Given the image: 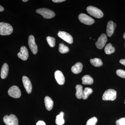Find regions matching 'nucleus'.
Returning a JSON list of instances; mask_svg holds the SVG:
<instances>
[{
	"instance_id": "20",
	"label": "nucleus",
	"mask_w": 125,
	"mask_h": 125,
	"mask_svg": "<svg viewBox=\"0 0 125 125\" xmlns=\"http://www.w3.org/2000/svg\"><path fill=\"white\" fill-rule=\"evenodd\" d=\"M76 89L75 96L77 98L81 99L83 97V87L82 85L78 84L75 87Z\"/></svg>"
},
{
	"instance_id": "11",
	"label": "nucleus",
	"mask_w": 125,
	"mask_h": 125,
	"mask_svg": "<svg viewBox=\"0 0 125 125\" xmlns=\"http://www.w3.org/2000/svg\"><path fill=\"white\" fill-rule=\"evenodd\" d=\"M22 81L26 92L28 94L31 93L32 90V85L29 78L27 76H23L22 77Z\"/></svg>"
},
{
	"instance_id": "17",
	"label": "nucleus",
	"mask_w": 125,
	"mask_h": 125,
	"mask_svg": "<svg viewBox=\"0 0 125 125\" xmlns=\"http://www.w3.org/2000/svg\"><path fill=\"white\" fill-rule=\"evenodd\" d=\"M9 67L8 64L5 63L2 66L1 70V77L2 79H5L7 77L9 73Z\"/></svg>"
},
{
	"instance_id": "6",
	"label": "nucleus",
	"mask_w": 125,
	"mask_h": 125,
	"mask_svg": "<svg viewBox=\"0 0 125 125\" xmlns=\"http://www.w3.org/2000/svg\"><path fill=\"white\" fill-rule=\"evenodd\" d=\"M9 96L14 98H19L21 95V91L18 86L14 85L10 87L8 90Z\"/></svg>"
},
{
	"instance_id": "22",
	"label": "nucleus",
	"mask_w": 125,
	"mask_h": 125,
	"mask_svg": "<svg viewBox=\"0 0 125 125\" xmlns=\"http://www.w3.org/2000/svg\"><path fill=\"white\" fill-rule=\"evenodd\" d=\"M90 62L95 67H100L103 65L101 59L98 58L90 59Z\"/></svg>"
},
{
	"instance_id": "8",
	"label": "nucleus",
	"mask_w": 125,
	"mask_h": 125,
	"mask_svg": "<svg viewBox=\"0 0 125 125\" xmlns=\"http://www.w3.org/2000/svg\"><path fill=\"white\" fill-rule=\"evenodd\" d=\"M28 44L33 54L36 55L38 51V47L35 41V38L33 35H30L29 37Z\"/></svg>"
},
{
	"instance_id": "12",
	"label": "nucleus",
	"mask_w": 125,
	"mask_h": 125,
	"mask_svg": "<svg viewBox=\"0 0 125 125\" xmlns=\"http://www.w3.org/2000/svg\"><path fill=\"white\" fill-rule=\"evenodd\" d=\"M18 56L19 58L22 60H27L29 57L28 51L27 48L24 46L21 47L20 52L18 53Z\"/></svg>"
},
{
	"instance_id": "25",
	"label": "nucleus",
	"mask_w": 125,
	"mask_h": 125,
	"mask_svg": "<svg viewBox=\"0 0 125 125\" xmlns=\"http://www.w3.org/2000/svg\"><path fill=\"white\" fill-rule=\"evenodd\" d=\"M47 42L49 46L53 47L55 45V39L54 37L48 36L46 38Z\"/></svg>"
},
{
	"instance_id": "27",
	"label": "nucleus",
	"mask_w": 125,
	"mask_h": 125,
	"mask_svg": "<svg viewBox=\"0 0 125 125\" xmlns=\"http://www.w3.org/2000/svg\"><path fill=\"white\" fill-rule=\"evenodd\" d=\"M116 73L118 76L125 79V71L121 69L117 70L116 71Z\"/></svg>"
},
{
	"instance_id": "7",
	"label": "nucleus",
	"mask_w": 125,
	"mask_h": 125,
	"mask_svg": "<svg viewBox=\"0 0 125 125\" xmlns=\"http://www.w3.org/2000/svg\"><path fill=\"white\" fill-rule=\"evenodd\" d=\"M79 19L81 23L87 25H91L94 22L93 19L85 14H80L79 16Z\"/></svg>"
},
{
	"instance_id": "4",
	"label": "nucleus",
	"mask_w": 125,
	"mask_h": 125,
	"mask_svg": "<svg viewBox=\"0 0 125 125\" xmlns=\"http://www.w3.org/2000/svg\"><path fill=\"white\" fill-rule=\"evenodd\" d=\"M117 93L114 89H109L106 90L102 97L104 101H114L116 97Z\"/></svg>"
},
{
	"instance_id": "31",
	"label": "nucleus",
	"mask_w": 125,
	"mask_h": 125,
	"mask_svg": "<svg viewBox=\"0 0 125 125\" xmlns=\"http://www.w3.org/2000/svg\"><path fill=\"white\" fill-rule=\"evenodd\" d=\"M120 63L124 65L125 66V59H121L120 61Z\"/></svg>"
},
{
	"instance_id": "2",
	"label": "nucleus",
	"mask_w": 125,
	"mask_h": 125,
	"mask_svg": "<svg viewBox=\"0 0 125 125\" xmlns=\"http://www.w3.org/2000/svg\"><path fill=\"white\" fill-rule=\"evenodd\" d=\"M36 13L41 15L45 19H50L54 18L55 14L52 10L42 8L36 10Z\"/></svg>"
},
{
	"instance_id": "26",
	"label": "nucleus",
	"mask_w": 125,
	"mask_h": 125,
	"mask_svg": "<svg viewBox=\"0 0 125 125\" xmlns=\"http://www.w3.org/2000/svg\"><path fill=\"white\" fill-rule=\"evenodd\" d=\"M97 118L96 117H93L87 121L86 125H96L97 122Z\"/></svg>"
},
{
	"instance_id": "18",
	"label": "nucleus",
	"mask_w": 125,
	"mask_h": 125,
	"mask_svg": "<svg viewBox=\"0 0 125 125\" xmlns=\"http://www.w3.org/2000/svg\"><path fill=\"white\" fill-rule=\"evenodd\" d=\"M82 83L83 84L91 85L94 83L93 78L89 75H87L83 76L82 78Z\"/></svg>"
},
{
	"instance_id": "13",
	"label": "nucleus",
	"mask_w": 125,
	"mask_h": 125,
	"mask_svg": "<svg viewBox=\"0 0 125 125\" xmlns=\"http://www.w3.org/2000/svg\"><path fill=\"white\" fill-rule=\"evenodd\" d=\"M55 77L57 83L62 85L64 83L65 78L62 72L60 71L57 70L55 73Z\"/></svg>"
},
{
	"instance_id": "21",
	"label": "nucleus",
	"mask_w": 125,
	"mask_h": 125,
	"mask_svg": "<svg viewBox=\"0 0 125 125\" xmlns=\"http://www.w3.org/2000/svg\"><path fill=\"white\" fill-rule=\"evenodd\" d=\"M104 51L106 54L110 55L114 52L115 48L113 46L112 44L109 43L106 45Z\"/></svg>"
},
{
	"instance_id": "19",
	"label": "nucleus",
	"mask_w": 125,
	"mask_h": 125,
	"mask_svg": "<svg viewBox=\"0 0 125 125\" xmlns=\"http://www.w3.org/2000/svg\"><path fill=\"white\" fill-rule=\"evenodd\" d=\"M64 113L63 112H61L60 113L59 115H57L56 117L55 122L57 125H62L65 123L64 120L63 118Z\"/></svg>"
},
{
	"instance_id": "32",
	"label": "nucleus",
	"mask_w": 125,
	"mask_h": 125,
	"mask_svg": "<svg viewBox=\"0 0 125 125\" xmlns=\"http://www.w3.org/2000/svg\"><path fill=\"white\" fill-rule=\"evenodd\" d=\"M4 10V8L0 5V11H2Z\"/></svg>"
},
{
	"instance_id": "30",
	"label": "nucleus",
	"mask_w": 125,
	"mask_h": 125,
	"mask_svg": "<svg viewBox=\"0 0 125 125\" xmlns=\"http://www.w3.org/2000/svg\"><path fill=\"white\" fill-rule=\"evenodd\" d=\"M52 1L53 2H56V3H59V2L65 1V0H52Z\"/></svg>"
},
{
	"instance_id": "16",
	"label": "nucleus",
	"mask_w": 125,
	"mask_h": 125,
	"mask_svg": "<svg viewBox=\"0 0 125 125\" xmlns=\"http://www.w3.org/2000/svg\"><path fill=\"white\" fill-rule=\"evenodd\" d=\"M45 106L47 110L50 111L52 109L53 107L54 102L51 98L49 96L45 97Z\"/></svg>"
},
{
	"instance_id": "35",
	"label": "nucleus",
	"mask_w": 125,
	"mask_h": 125,
	"mask_svg": "<svg viewBox=\"0 0 125 125\" xmlns=\"http://www.w3.org/2000/svg\"></svg>"
},
{
	"instance_id": "24",
	"label": "nucleus",
	"mask_w": 125,
	"mask_h": 125,
	"mask_svg": "<svg viewBox=\"0 0 125 125\" xmlns=\"http://www.w3.org/2000/svg\"><path fill=\"white\" fill-rule=\"evenodd\" d=\"M59 51L62 54H65L67 53L69 51V48L62 43L59 44Z\"/></svg>"
},
{
	"instance_id": "1",
	"label": "nucleus",
	"mask_w": 125,
	"mask_h": 125,
	"mask_svg": "<svg viewBox=\"0 0 125 125\" xmlns=\"http://www.w3.org/2000/svg\"><path fill=\"white\" fill-rule=\"evenodd\" d=\"M12 26L8 23H0V35L7 36L10 35L13 32Z\"/></svg>"
},
{
	"instance_id": "5",
	"label": "nucleus",
	"mask_w": 125,
	"mask_h": 125,
	"mask_svg": "<svg viewBox=\"0 0 125 125\" xmlns=\"http://www.w3.org/2000/svg\"><path fill=\"white\" fill-rule=\"evenodd\" d=\"M3 121L6 125H19V121L18 118L14 114H10V116H5L3 118Z\"/></svg>"
},
{
	"instance_id": "36",
	"label": "nucleus",
	"mask_w": 125,
	"mask_h": 125,
	"mask_svg": "<svg viewBox=\"0 0 125 125\" xmlns=\"http://www.w3.org/2000/svg\"></svg>"
},
{
	"instance_id": "9",
	"label": "nucleus",
	"mask_w": 125,
	"mask_h": 125,
	"mask_svg": "<svg viewBox=\"0 0 125 125\" xmlns=\"http://www.w3.org/2000/svg\"><path fill=\"white\" fill-rule=\"evenodd\" d=\"M107 41V37L106 35L105 34H102L99 38L97 41L95 43V45L98 49H101L105 46Z\"/></svg>"
},
{
	"instance_id": "34",
	"label": "nucleus",
	"mask_w": 125,
	"mask_h": 125,
	"mask_svg": "<svg viewBox=\"0 0 125 125\" xmlns=\"http://www.w3.org/2000/svg\"><path fill=\"white\" fill-rule=\"evenodd\" d=\"M123 38L125 39V33L124 34V35H123Z\"/></svg>"
},
{
	"instance_id": "29",
	"label": "nucleus",
	"mask_w": 125,
	"mask_h": 125,
	"mask_svg": "<svg viewBox=\"0 0 125 125\" xmlns=\"http://www.w3.org/2000/svg\"><path fill=\"white\" fill-rule=\"evenodd\" d=\"M36 125H46L45 122L42 121H39L36 124Z\"/></svg>"
},
{
	"instance_id": "23",
	"label": "nucleus",
	"mask_w": 125,
	"mask_h": 125,
	"mask_svg": "<svg viewBox=\"0 0 125 125\" xmlns=\"http://www.w3.org/2000/svg\"><path fill=\"white\" fill-rule=\"evenodd\" d=\"M93 92V89L90 88H85L83 91V99H86L88 98V96L92 93Z\"/></svg>"
},
{
	"instance_id": "28",
	"label": "nucleus",
	"mask_w": 125,
	"mask_h": 125,
	"mask_svg": "<svg viewBox=\"0 0 125 125\" xmlns=\"http://www.w3.org/2000/svg\"><path fill=\"white\" fill-rule=\"evenodd\" d=\"M116 125H125V117L119 119L116 122Z\"/></svg>"
},
{
	"instance_id": "10",
	"label": "nucleus",
	"mask_w": 125,
	"mask_h": 125,
	"mask_svg": "<svg viewBox=\"0 0 125 125\" xmlns=\"http://www.w3.org/2000/svg\"><path fill=\"white\" fill-rule=\"evenodd\" d=\"M58 36L62 40L70 44H72L73 42V38L72 36L66 32L59 31Z\"/></svg>"
},
{
	"instance_id": "33",
	"label": "nucleus",
	"mask_w": 125,
	"mask_h": 125,
	"mask_svg": "<svg viewBox=\"0 0 125 125\" xmlns=\"http://www.w3.org/2000/svg\"><path fill=\"white\" fill-rule=\"evenodd\" d=\"M28 1V0H23L22 1H23V2H26Z\"/></svg>"
},
{
	"instance_id": "15",
	"label": "nucleus",
	"mask_w": 125,
	"mask_h": 125,
	"mask_svg": "<svg viewBox=\"0 0 125 125\" xmlns=\"http://www.w3.org/2000/svg\"><path fill=\"white\" fill-rule=\"evenodd\" d=\"M83 68V65L81 62H77L72 67L71 71L74 74H79L81 72Z\"/></svg>"
},
{
	"instance_id": "3",
	"label": "nucleus",
	"mask_w": 125,
	"mask_h": 125,
	"mask_svg": "<svg viewBox=\"0 0 125 125\" xmlns=\"http://www.w3.org/2000/svg\"><path fill=\"white\" fill-rule=\"evenodd\" d=\"M87 12L90 15L95 18L100 19L103 17L104 14L100 9L93 6H89L87 7Z\"/></svg>"
},
{
	"instance_id": "14",
	"label": "nucleus",
	"mask_w": 125,
	"mask_h": 125,
	"mask_svg": "<svg viewBox=\"0 0 125 125\" xmlns=\"http://www.w3.org/2000/svg\"><path fill=\"white\" fill-rule=\"evenodd\" d=\"M116 27V24L113 21H110L108 22L107 26L106 33L108 37H111L113 35Z\"/></svg>"
}]
</instances>
